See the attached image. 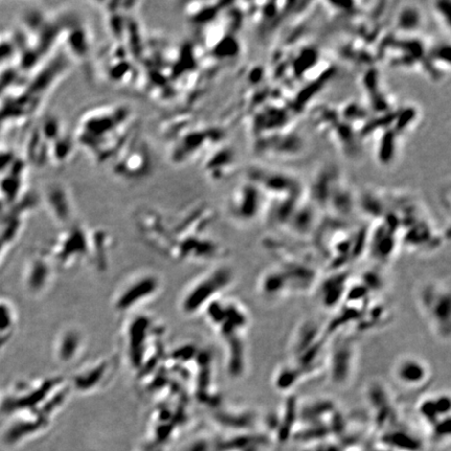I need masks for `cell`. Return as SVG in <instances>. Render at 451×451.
<instances>
[{"mask_svg":"<svg viewBox=\"0 0 451 451\" xmlns=\"http://www.w3.org/2000/svg\"><path fill=\"white\" fill-rule=\"evenodd\" d=\"M420 312L437 338L448 341L451 332V293L449 282L428 281L419 287Z\"/></svg>","mask_w":451,"mask_h":451,"instance_id":"obj_1","label":"cell"},{"mask_svg":"<svg viewBox=\"0 0 451 451\" xmlns=\"http://www.w3.org/2000/svg\"><path fill=\"white\" fill-rule=\"evenodd\" d=\"M356 359L355 341L351 338H347L345 334L344 337L341 334V338H338L329 346L325 365L334 384L343 387L351 382L356 367Z\"/></svg>","mask_w":451,"mask_h":451,"instance_id":"obj_2","label":"cell"},{"mask_svg":"<svg viewBox=\"0 0 451 451\" xmlns=\"http://www.w3.org/2000/svg\"><path fill=\"white\" fill-rule=\"evenodd\" d=\"M392 377L400 386L409 391L425 387L432 377L430 365L424 359L414 354H406L395 361Z\"/></svg>","mask_w":451,"mask_h":451,"instance_id":"obj_3","label":"cell"}]
</instances>
